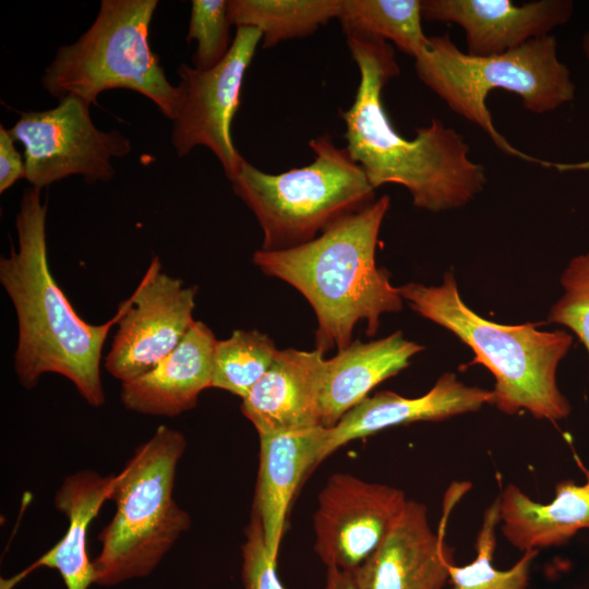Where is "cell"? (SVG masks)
<instances>
[{
  "label": "cell",
  "instance_id": "26",
  "mask_svg": "<svg viewBox=\"0 0 589 589\" xmlns=\"http://www.w3.org/2000/svg\"><path fill=\"white\" fill-rule=\"evenodd\" d=\"M228 0H193L187 41L196 43L193 67L206 71L216 67L228 53Z\"/></svg>",
  "mask_w": 589,
  "mask_h": 589
},
{
  "label": "cell",
  "instance_id": "2",
  "mask_svg": "<svg viewBox=\"0 0 589 589\" xmlns=\"http://www.w3.org/2000/svg\"><path fill=\"white\" fill-rule=\"evenodd\" d=\"M47 208L40 189L24 191L15 217L17 247L0 259V283L17 318L14 371L28 389L45 374H60L88 405L100 407L105 402L101 353L119 313L101 325L77 315L50 272Z\"/></svg>",
  "mask_w": 589,
  "mask_h": 589
},
{
  "label": "cell",
  "instance_id": "13",
  "mask_svg": "<svg viewBox=\"0 0 589 589\" xmlns=\"http://www.w3.org/2000/svg\"><path fill=\"white\" fill-rule=\"evenodd\" d=\"M572 0H539L516 5L510 0H421L422 19L454 23L466 35L467 53L492 57L529 40L551 35L569 22Z\"/></svg>",
  "mask_w": 589,
  "mask_h": 589
},
{
  "label": "cell",
  "instance_id": "1",
  "mask_svg": "<svg viewBox=\"0 0 589 589\" xmlns=\"http://www.w3.org/2000/svg\"><path fill=\"white\" fill-rule=\"evenodd\" d=\"M360 81L352 105L341 111L346 149L370 184L406 188L416 207L430 212L459 208L486 183L485 169L469 157L462 134L432 118L409 140L397 132L383 104V88L400 69L394 48L380 38L348 35Z\"/></svg>",
  "mask_w": 589,
  "mask_h": 589
},
{
  "label": "cell",
  "instance_id": "20",
  "mask_svg": "<svg viewBox=\"0 0 589 589\" xmlns=\"http://www.w3.org/2000/svg\"><path fill=\"white\" fill-rule=\"evenodd\" d=\"M423 349L395 332L369 342L351 341L326 360L320 396L322 426H334L369 392L407 368Z\"/></svg>",
  "mask_w": 589,
  "mask_h": 589
},
{
  "label": "cell",
  "instance_id": "21",
  "mask_svg": "<svg viewBox=\"0 0 589 589\" xmlns=\"http://www.w3.org/2000/svg\"><path fill=\"white\" fill-rule=\"evenodd\" d=\"M585 484L563 480L552 502L531 500L517 485L508 484L500 496L501 531L519 551H539L567 542L589 529V470Z\"/></svg>",
  "mask_w": 589,
  "mask_h": 589
},
{
  "label": "cell",
  "instance_id": "14",
  "mask_svg": "<svg viewBox=\"0 0 589 589\" xmlns=\"http://www.w3.org/2000/svg\"><path fill=\"white\" fill-rule=\"evenodd\" d=\"M450 564L443 528L433 532L426 506L407 500L384 540L352 573L359 589H443Z\"/></svg>",
  "mask_w": 589,
  "mask_h": 589
},
{
  "label": "cell",
  "instance_id": "9",
  "mask_svg": "<svg viewBox=\"0 0 589 589\" xmlns=\"http://www.w3.org/2000/svg\"><path fill=\"white\" fill-rule=\"evenodd\" d=\"M91 104L68 96L51 109L21 113L9 129L24 146L25 179L43 189L73 175L87 182L110 181L112 158L130 154V140L119 130L94 124Z\"/></svg>",
  "mask_w": 589,
  "mask_h": 589
},
{
  "label": "cell",
  "instance_id": "6",
  "mask_svg": "<svg viewBox=\"0 0 589 589\" xmlns=\"http://www.w3.org/2000/svg\"><path fill=\"white\" fill-rule=\"evenodd\" d=\"M184 435L159 425L115 476L116 512L100 534L94 584L113 586L151 574L190 529V514L173 497Z\"/></svg>",
  "mask_w": 589,
  "mask_h": 589
},
{
  "label": "cell",
  "instance_id": "27",
  "mask_svg": "<svg viewBox=\"0 0 589 589\" xmlns=\"http://www.w3.org/2000/svg\"><path fill=\"white\" fill-rule=\"evenodd\" d=\"M563 296L548 321L573 330L589 353V253L573 257L561 275Z\"/></svg>",
  "mask_w": 589,
  "mask_h": 589
},
{
  "label": "cell",
  "instance_id": "4",
  "mask_svg": "<svg viewBox=\"0 0 589 589\" xmlns=\"http://www.w3.org/2000/svg\"><path fill=\"white\" fill-rule=\"evenodd\" d=\"M399 292L413 311L471 348L472 363L494 376L492 404L498 410L507 414L526 410L553 422L570 413L556 382L557 366L573 342L568 333L540 330L531 323L503 325L478 315L460 298L452 273L438 286L409 283Z\"/></svg>",
  "mask_w": 589,
  "mask_h": 589
},
{
  "label": "cell",
  "instance_id": "11",
  "mask_svg": "<svg viewBox=\"0 0 589 589\" xmlns=\"http://www.w3.org/2000/svg\"><path fill=\"white\" fill-rule=\"evenodd\" d=\"M196 291L165 273L154 256L134 292L118 308L106 371L121 383L130 382L172 352L195 323Z\"/></svg>",
  "mask_w": 589,
  "mask_h": 589
},
{
  "label": "cell",
  "instance_id": "22",
  "mask_svg": "<svg viewBox=\"0 0 589 589\" xmlns=\"http://www.w3.org/2000/svg\"><path fill=\"white\" fill-rule=\"evenodd\" d=\"M340 0H228V16L237 27L259 29L263 48L304 38L337 19Z\"/></svg>",
  "mask_w": 589,
  "mask_h": 589
},
{
  "label": "cell",
  "instance_id": "17",
  "mask_svg": "<svg viewBox=\"0 0 589 589\" xmlns=\"http://www.w3.org/2000/svg\"><path fill=\"white\" fill-rule=\"evenodd\" d=\"M217 339L202 321L147 373L121 385V401L131 411L177 417L194 408L201 393L212 387Z\"/></svg>",
  "mask_w": 589,
  "mask_h": 589
},
{
  "label": "cell",
  "instance_id": "5",
  "mask_svg": "<svg viewBox=\"0 0 589 589\" xmlns=\"http://www.w3.org/2000/svg\"><path fill=\"white\" fill-rule=\"evenodd\" d=\"M419 80L450 110L480 127L504 154L557 171L589 167L544 160L515 147L497 131L486 106L488 95L504 89L518 95L522 107L546 113L570 103L576 86L557 52L555 36L529 40L506 53L473 57L461 51L448 34L429 37L426 48L414 58Z\"/></svg>",
  "mask_w": 589,
  "mask_h": 589
},
{
  "label": "cell",
  "instance_id": "29",
  "mask_svg": "<svg viewBox=\"0 0 589 589\" xmlns=\"http://www.w3.org/2000/svg\"><path fill=\"white\" fill-rule=\"evenodd\" d=\"M20 179H25L24 157L16 149L10 131L0 125V193Z\"/></svg>",
  "mask_w": 589,
  "mask_h": 589
},
{
  "label": "cell",
  "instance_id": "3",
  "mask_svg": "<svg viewBox=\"0 0 589 589\" xmlns=\"http://www.w3.org/2000/svg\"><path fill=\"white\" fill-rule=\"evenodd\" d=\"M389 204V196L383 195L335 220L311 241L253 254L265 275L286 281L308 300L317 320L315 349L324 353L348 347L359 322L365 321L366 334L373 336L383 314L402 309L399 288L375 263Z\"/></svg>",
  "mask_w": 589,
  "mask_h": 589
},
{
  "label": "cell",
  "instance_id": "24",
  "mask_svg": "<svg viewBox=\"0 0 589 589\" xmlns=\"http://www.w3.org/2000/svg\"><path fill=\"white\" fill-rule=\"evenodd\" d=\"M278 349L273 339L256 329H236L217 340L212 387L244 398L272 366Z\"/></svg>",
  "mask_w": 589,
  "mask_h": 589
},
{
  "label": "cell",
  "instance_id": "30",
  "mask_svg": "<svg viewBox=\"0 0 589 589\" xmlns=\"http://www.w3.org/2000/svg\"><path fill=\"white\" fill-rule=\"evenodd\" d=\"M322 589H359V587L352 572L326 567L325 584Z\"/></svg>",
  "mask_w": 589,
  "mask_h": 589
},
{
  "label": "cell",
  "instance_id": "31",
  "mask_svg": "<svg viewBox=\"0 0 589 589\" xmlns=\"http://www.w3.org/2000/svg\"><path fill=\"white\" fill-rule=\"evenodd\" d=\"M581 48H582V52L587 59V61L589 62V32H587L584 36H582V39H581Z\"/></svg>",
  "mask_w": 589,
  "mask_h": 589
},
{
  "label": "cell",
  "instance_id": "10",
  "mask_svg": "<svg viewBox=\"0 0 589 589\" xmlns=\"http://www.w3.org/2000/svg\"><path fill=\"white\" fill-rule=\"evenodd\" d=\"M262 37L256 28L237 27L228 53L216 67L202 71L181 63L177 69L179 100L171 131L175 151L183 157L196 146L207 147L229 180L243 160L232 140V121L245 72Z\"/></svg>",
  "mask_w": 589,
  "mask_h": 589
},
{
  "label": "cell",
  "instance_id": "19",
  "mask_svg": "<svg viewBox=\"0 0 589 589\" xmlns=\"http://www.w3.org/2000/svg\"><path fill=\"white\" fill-rule=\"evenodd\" d=\"M115 476L80 470L64 478L55 495V507L69 520L62 539L21 573L1 579L0 589H13L39 567L57 569L67 589H87L94 584V567L86 551L88 526L101 506L111 500Z\"/></svg>",
  "mask_w": 589,
  "mask_h": 589
},
{
  "label": "cell",
  "instance_id": "8",
  "mask_svg": "<svg viewBox=\"0 0 589 589\" xmlns=\"http://www.w3.org/2000/svg\"><path fill=\"white\" fill-rule=\"evenodd\" d=\"M157 0H103L89 28L57 49L40 80L59 100L75 96L97 105L100 93L127 88L152 100L173 121L179 93L148 44Z\"/></svg>",
  "mask_w": 589,
  "mask_h": 589
},
{
  "label": "cell",
  "instance_id": "23",
  "mask_svg": "<svg viewBox=\"0 0 589 589\" xmlns=\"http://www.w3.org/2000/svg\"><path fill=\"white\" fill-rule=\"evenodd\" d=\"M337 20L346 36L389 40L413 58L429 44L421 24V0H340Z\"/></svg>",
  "mask_w": 589,
  "mask_h": 589
},
{
  "label": "cell",
  "instance_id": "12",
  "mask_svg": "<svg viewBox=\"0 0 589 589\" xmlns=\"http://www.w3.org/2000/svg\"><path fill=\"white\" fill-rule=\"evenodd\" d=\"M407 498L395 486L334 473L317 497L314 551L326 567L353 572L384 540Z\"/></svg>",
  "mask_w": 589,
  "mask_h": 589
},
{
  "label": "cell",
  "instance_id": "25",
  "mask_svg": "<svg viewBox=\"0 0 589 589\" xmlns=\"http://www.w3.org/2000/svg\"><path fill=\"white\" fill-rule=\"evenodd\" d=\"M500 524V496L486 508L479 530L476 558L464 566H449L452 589H527L530 566L539 551H526L508 569L493 566L496 527Z\"/></svg>",
  "mask_w": 589,
  "mask_h": 589
},
{
  "label": "cell",
  "instance_id": "18",
  "mask_svg": "<svg viewBox=\"0 0 589 589\" xmlns=\"http://www.w3.org/2000/svg\"><path fill=\"white\" fill-rule=\"evenodd\" d=\"M324 426L261 435L253 509L257 513L269 554L278 558L288 508L311 470L321 464Z\"/></svg>",
  "mask_w": 589,
  "mask_h": 589
},
{
  "label": "cell",
  "instance_id": "15",
  "mask_svg": "<svg viewBox=\"0 0 589 589\" xmlns=\"http://www.w3.org/2000/svg\"><path fill=\"white\" fill-rule=\"evenodd\" d=\"M492 401V390L465 385L450 372L444 373L420 397L409 398L388 390L378 392L350 409L334 426L325 429L320 461L349 442L387 428L448 419L477 411Z\"/></svg>",
  "mask_w": 589,
  "mask_h": 589
},
{
  "label": "cell",
  "instance_id": "28",
  "mask_svg": "<svg viewBox=\"0 0 589 589\" xmlns=\"http://www.w3.org/2000/svg\"><path fill=\"white\" fill-rule=\"evenodd\" d=\"M244 534L241 548L244 589H286L277 574V560L269 554L262 521L254 509Z\"/></svg>",
  "mask_w": 589,
  "mask_h": 589
},
{
  "label": "cell",
  "instance_id": "16",
  "mask_svg": "<svg viewBox=\"0 0 589 589\" xmlns=\"http://www.w3.org/2000/svg\"><path fill=\"white\" fill-rule=\"evenodd\" d=\"M326 359L318 349L278 350L266 374L242 398L241 411L259 436L322 426Z\"/></svg>",
  "mask_w": 589,
  "mask_h": 589
},
{
  "label": "cell",
  "instance_id": "7",
  "mask_svg": "<svg viewBox=\"0 0 589 589\" xmlns=\"http://www.w3.org/2000/svg\"><path fill=\"white\" fill-rule=\"evenodd\" d=\"M309 146L315 157L304 167L272 175L243 158L229 180L262 228V250L311 241L335 220L375 201V189L346 147H337L327 133Z\"/></svg>",
  "mask_w": 589,
  "mask_h": 589
}]
</instances>
